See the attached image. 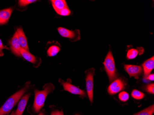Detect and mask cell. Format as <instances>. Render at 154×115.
<instances>
[{
    "label": "cell",
    "instance_id": "16",
    "mask_svg": "<svg viewBox=\"0 0 154 115\" xmlns=\"http://www.w3.org/2000/svg\"><path fill=\"white\" fill-rule=\"evenodd\" d=\"M60 51V48L57 46H51L48 49L47 54L50 57H53L57 55Z\"/></svg>",
    "mask_w": 154,
    "mask_h": 115
},
{
    "label": "cell",
    "instance_id": "24",
    "mask_svg": "<svg viewBox=\"0 0 154 115\" xmlns=\"http://www.w3.org/2000/svg\"><path fill=\"white\" fill-rule=\"evenodd\" d=\"M146 91H147L148 92H149V93L154 94V84H150L147 86V87H146Z\"/></svg>",
    "mask_w": 154,
    "mask_h": 115
},
{
    "label": "cell",
    "instance_id": "25",
    "mask_svg": "<svg viewBox=\"0 0 154 115\" xmlns=\"http://www.w3.org/2000/svg\"><path fill=\"white\" fill-rule=\"evenodd\" d=\"M145 79H147L148 80H149V81H154V74H149L148 76L146 77Z\"/></svg>",
    "mask_w": 154,
    "mask_h": 115
},
{
    "label": "cell",
    "instance_id": "30",
    "mask_svg": "<svg viewBox=\"0 0 154 115\" xmlns=\"http://www.w3.org/2000/svg\"><path fill=\"white\" fill-rule=\"evenodd\" d=\"M137 115V114H135V115Z\"/></svg>",
    "mask_w": 154,
    "mask_h": 115
},
{
    "label": "cell",
    "instance_id": "8",
    "mask_svg": "<svg viewBox=\"0 0 154 115\" xmlns=\"http://www.w3.org/2000/svg\"><path fill=\"white\" fill-rule=\"evenodd\" d=\"M58 31L60 34L64 37V38H67L71 39L74 40V41L78 40L79 39V34H78V32H79V31H70L63 27H59L58 28Z\"/></svg>",
    "mask_w": 154,
    "mask_h": 115
},
{
    "label": "cell",
    "instance_id": "9",
    "mask_svg": "<svg viewBox=\"0 0 154 115\" xmlns=\"http://www.w3.org/2000/svg\"><path fill=\"white\" fill-rule=\"evenodd\" d=\"M9 44H10V48H11L12 52L14 55L18 56V57L21 56L20 50L21 47L20 44H19L16 32H15V33L14 34V35H13L11 39L10 40V41H9Z\"/></svg>",
    "mask_w": 154,
    "mask_h": 115
},
{
    "label": "cell",
    "instance_id": "4",
    "mask_svg": "<svg viewBox=\"0 0 154 115\" xmlns=\"http://www.w3.org/2000/svg\"><path fill=\"white\" fill-rule=\"evenodd\" d=\"M94 69H91L86 71V86L87 94L91 103L93 99V77Z\"/></svg>",
    "mask_w": 154,
    "mask_h": 115
},
{
    "label": "cell",
    "instance_id": "13",
    "mask_svg": "<svg viewBox=\"0 0 154 115\" xmlns=\"http://www.w3.org/2000/svg\"><path fill=\"white\" fill-rule=\"evenodd\" d=\"M13 12L12 8H7L0 11V25L8 23Z\"/></svg>",
    "mask_w": 154,
    "mask_h": 115
},
{
    "label": "cell",
    "instance_id": "15",
    "mask_svg": "<svg viewBox=\"0 0 154 115\" xmlns=\"http://www.w3.org/2000/svg\"><path fill=\"white\" fill-rule=\"evenodd\" d=\"M51 2L55 12L68 8L67 3L64 0H52Z\"/></svg>",
    "mask_w": 154,
    "mask_h": 115
},
{
    "label": "cell",
    "instance_id": "5",
    "mask_svg": "<svg viewBox=\"0 0 154 115\" xmlns=\"http://www.w3.org/2000/svg\"><path fill=\"white\" fill-rule=\"evenodd\" d=\"M125 87L126 83L122 79H117L109 86L108 92L110 95H116L118 92L124 89Z\"/></svg>",
    "mask_w": 154,
    "mask_h": 115
},
{
    "label": "cell",
    "instance_id": "27",
    "mask_svg": "<svg viewBox=\"0 0 154 115\" xmlns=\"http://www.w3.org/2000/svg\"><path fill=\"white\" fill-rule=\"evenodd\" d=\"M38 115H45V114H44V112H41V113H40Z\"/></svg>",
    "mask_w": 154,
    "mask_h": 115
},
{
    "label": "cell",
    "instance_id": "17",
    "mask_svg": "<svg viewBox=\"0 0 154 115\" xmlns=\"http://www.w3.org/2000/svg\"><path fill=\"white\" fill-rule=\"evenodd\" d=\"M154 112V104L137 113V115H152Z\"/></svg>",
    "mask_w": 154,
    "mask_h": 115
},
{
    "label": "cell",
    "instance_id": "20",
    "mask_svg": "<svg viewBox=\"0 0 154 115\" xmlns=\"http://www.w3.org/2000/svg\"><path fill=\"white\" fill-rule=\"evenodd\" d=\"M119 98L122 101L125 102L128 100L129 98V95L128 92L123 91L119 93Z\"/></svg>",
    "mask_w": 154,
    "mask_h": 115
},
{
    "label": "cell",
    "instance_id": "19",
    "mask_svg": "<svg viewBox=\"0 0 154 115\" xmlns=\"http://www.w3.org/2000/svg\"><path fill=\"white\" fill-rule=\"evenodd\" d=\"M131 96L136 99H141L144 97V93L137 89H134L131 92Z\"/></svg>",
    "mask_w": 154,
    "mask_h": 115
},
{
    "label": "cell",
    "instance_id": "1",
    "mask_svg": "<svg viewBox=\"0 0 154 115\" xmlns=\"http://www.w3.org/2000/svg\"><path fill=\"white\" fill-rule=\"evenodd\" d=\"M43 90H35V99L33 109L36 112H39L43 108L48 95L54 90V87L53 84H46L43 87Z\"/></svg>",
    "mask_w": 154,
    "mask_h": 115
},
{
    "label": "cell",
    "instance_id": "6",
    "mask_svg": "<svg viewBox=\"0 0 154 115\" xmlns=\"http://www.w3.org/2000/svg\"><path fill=\"white\" fill-rule=\"evenodd\" d=\"M60 82L63 86L65 90L69 92L74 95H79L82 97L86 96V93L83 90L80 89L78 87L71 84L68 82H64L62 80H60Z\"/></svg>",
    "mask_w": 154,
    "mask_h": 115
},
{
    "label": "cell",
    "instance_id": "31",
    "mask_svg": "<svg viewBox=\"0 0 154 115\" xmlns=\"http://www.w3.org/2000/svg\"></svg>",
    "mask_w": 154,
    "mask_h": 115
},
{
    "label": "cell",
    "instance_id": "12",
    "mask_svg": "<svg viewBox=\"0 0 154 115\" xmlns=\"http://www.w3.org/2000/svg\"><path fill=\"white\" fill-rule=\"evenodd\" d=\"M30 93H28L24 95L20 100L18 105V108L15 111V115H22L24 112V110L26 108L27 103L28 100L30 97Z\"/></svg>",
    "mask_w": 154,
    "mask_h": 115
},
{
    "label": "cell",
    "instance_id": "11",
    "mask_svg": "<svg viewBox=\"0 0 154 115\" xmlns=\"http://www.w3.org/2000/svg\"><path fill=\"white\" fill-rule=\"evenodd\" d=\"M143 68L144 71V78L148 76L151 71L154 68V56L145 61L143 64Z\"/></svg>",
    "mask_w": 154,
    "mask_h": 115
},
{
    "label": "cell",
    "instance_id": "14",
    "mask_svg": "<svg viewBox=\"0 0 154 115\" xmlns=\"http://www.w3.org/2000/svg\"><path fill=\"white\" fill-rule=\"evenodd\" d=\"M20 53L21 56H22L26 60L32 63L34 65H37V64H38V58H37L32 54H31L29 51H28L23 48H21L20 50Z\"/></svg>",
    "mask_w": 154,
    "mask_h": 115
},
{
    "label": "cell",
    "instance_id": "7",
    "mask_svg": "<svg viewBox=\"0 0 154 115\" xmlns=\"http://www.w3.org/2000/svg\"><path fill=\"white\" fill-rule=\"evenodd\" d=\"M124 68L130 77H134L135 79H138L142 73V67L140 66L125 65H124Z\"/></svg>",
    "mask_w": 154,
    "mask_h": 115
},
{
    "label": "cell",
    "instance_id": "21",
    "mask_svg": "<svg viewBox=\"0 0 154 115\" xmlns=\"http://www.w3.org/2000/svg\"><path fill=\"white\" fill-rule=\"evenodd\" d=\"M56 12L61 16H69L71 14L70 10H69L68 8H63Z\"/></svg>",
    "mask_w": 154,
    "mask_h": 115
},
{
    "label": "cell",
    "instance_id": "22",
    "mask_svg": "<svg viewBox=\"0 0 154 115\" xmlns=\"http://www.w3.org/2000/svg\"><path fill=\"white\" fill-rule=\"evenodd\" d=\"M36 1H33V0H20L19 1L18 3H19V6H21V7H26V6Z\"/></svg>",
    "mask_w": 154,
    "mask_h": 115
},
{
    "label": "cell",
    "instance_id": "3",
    "mask_svg": "<svg viewBox=\"0 0 154 115\" xmlns=\"http://www.w3.org/2000/svg\"><path fill=\"white\" fill-rule=\"evenodd\" d=\"M103 65L110 82H112L117 78V75L115 60L110 51L109 52L106 56Z\"/></svg>",
    "mask_w": 154,
    "mask_h": 115
},
{
    "label": "cell",
    "instance_id": "18",
    "mask_svg": "<svg viewBox=\"0 0 154 115\" xmlns=\"http://www.w3.org/2000/svg\"><path fill=\"white\" fill-rule=\"evenodd\" d=\"M138 53L139 52L137 49H134V48L130 49L128 51V53H127V58L128 59H134L137 56Z\"/></svg>",
    "mask_w": 154,
    "mask_h": 115
},
{
    "label": "cell",
    "instance_id": "29",
    "mask_svg": "<svg viewBox=\"0 0 154 115\" xmlns=\"http://www.w3.org/2000/svg\"><path fill=\"white\" fill-rule=\"evenodd\" d=\"M61 115H64L62 111H61Z\"/></svg>",
    "mask_w": 154,
    "mask_h": 115
},
{
    "label": "cell",
    "instance_id": "10",
    "mask_svg": "<svg viewBox=\"0 0 154 115\" xmlns=\"http://www.w3.org/2000/svg\"><path fill=\"white\" fill-rule=\"evenodd\" d=\"M18 37V41L21 47L29 51V47L28 46L27 41L26 35L22 28H19L16 31Z\"/></svg>",
    "mask_w": 154,
    "mask_h": 115
},
{
    "label": "cell",
    "instance_id": "28",
    "mask_svg": "<svg viewBox=\"0 0 154 115\" xmlns=\"http://www.w3.org/2000/svg\"><path fill=\"white\" fill-rule=\"evenodd\" d=\"M11 115H15V112L13 111V112H12V114H11Z\"/></svg>",
    "mask_w": 154,
    "mask_h": 115
},
{
    "label": "cell",
    "instance_id": "26",
    "mask_svg": "<svg viewBox=\"0 0 154 115\" xmlns=\"http://www.w3.org/2000/svg\"><path fill=\"white\" fill-rule=\"evenodd\" d=\"M51 115H61V111H58V110H56V111H53L52 112Z\"/></svg>",
    "mask_w": 154,
    "mask_h": 115
},
{
    "label": "cell",
    "instance_id": "2",
    "mask_svg": "<svg viewBox=\"0 0 154 115\" xmlns=\"http://www.w3.org/2000/svg\"><path fill=\"white\" fill-rule=\"evenodd\" d=\"M27 83L26 85L22 89L15 92L13 95L10 96L5 102L3 105L0 108V115H6L8 114L16 105L20 98H21L25 92L26 91L29 85Z\"/></svg>",
    "mask_w": 154,
    "mask_h": 115
},
{
    "label": "cell",
    "instance_id": "23",
    "mask_svg": "<svg viewBox=\"0 0 154 115\" xmlns=\"http://www.w3.org/2000/svg\"><path fill=\"white\" fill-rule=\"evenodd\" d=\"M3 49L8 50L9 48L8 47L3 44L1 39H0V57H2L4 55V53H3Z\"/></svg>",
    "mask_w": 154,
    "mask_h": 115
}]
</instances>
